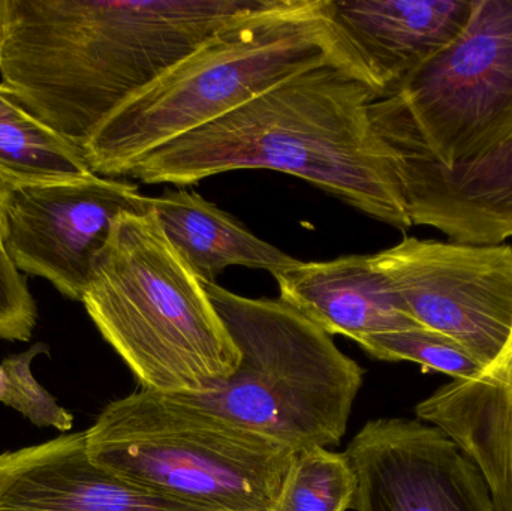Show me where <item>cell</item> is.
Wrapping results in <instances>:
<instances>
[{
	"label": "cell",
	"instance_id": "obj_13",
	"mask_svg": "<svg viewBox=\"0 0 512 511\" xmlns=\"http://www.w3.org/2000/svg\"><path fill=\"white\" fill-rule=\"evenodd\" d=\"M397 170L412 225L471 245L512 239V138L480 161L451 168L397 155Z\"/></svg>",
	"mask_w": 512,
	"mask_h": 511
},
{
	"label": "cell",
	"instance_id": "obj_14",
	"mask_svg": "<svg viewBox=\"0 0 512 511\" xmlns=\"http://www.w3.org/2000/svg\"><path fill=\"white\" fill-rule=\"evenodd\" d=\"M415 413L477 465L496 511H512V330L501 353L477 377L439 387Z\"/></svg>",
	"mask_w": 512,
	"mask_h": 511
},
{
	"label": "cell",
	"instance_id": "obj_6",
	"mask_svg": "<svg viewBox=\"0 0 512 511\" xmlns=\"http://www.w3.org/2000/svg\"><path fill=\"white\" fill-rule=\"evenodd\" d=\"M240 351L230 380L200 396H180L295 452L339 446L364 371L333 338L282 300L249 299L204 284Z\"/></svg>",
	"mask_w": 512,
	"mask_h": 511
},
{
	"label": "cell",
	"instance_id": "obj_21",
	"mask_svg": "<svg viewBox=\"0 0 512 511\" xmlns=\"http://www.w3.org/2000/svg\"><path fill=\"white\" fill-rule=\"evenodd\" d=\"M36 303L26 276L8 255H0V339L27 342L36 326Z\"/></svg>",
	"mask_w": 512,
	"mask_h": 511
},
{
	"label": "cell",
	"instance_id": "obj_10",
	"mask_svg": "<svg viewBox=\"0 0 512 511\" xmlns=\"http://www.w3.org/2000/svg\"><path fill=\"white\" fill-rule=\"evenodd\" d=\"M345 455L357 477L351 510L496 511L477 465L421 420H372Z\"/></svg>",
	"mask_w": 512,
	"mask_h": 511
},
{
	"label": "cell",
	"instance_id": "obj_16",
	"mask_svg": "<svg viewBox=\"0 0 512 511\" xmlns=\"http://www.w3.org/2000/svg\"><path fill=\"white\" fill-rule=\"evenodd\" d=\"M150 206L177 254L203 284H215L227 267L267 270L276 278L300 263L194 192L167 191L150 198Z\"/></svg>",
	"mask_w": 512,
	"mask_h": 511
},
{
	"label": "cell",
	"instance_id": "obj_9",
	"mask_svg": "<svg viewBox=\"0 0 512 511\" xmlns=\"http://www.w3.org/2000/svg\"><path fill=\"white\" fill-rule=\"evenodd\" d=\"M150 210L138 185L96 174L15 186L6 206L5 251L18 272L47 279L63 296L83 302L117 219Z\"/></svg>",
	"mask_w": 512,
	"mask_h": 511
},
{
	"label": "cell",
	"instance_id": "obj_8",
	"mask_svg": "<svg viewBox=\"0 0 512 511\" xmlns=\"http://www.w3.org/2000/svg\"><path fill=\"white\" fill-rule=\"evenodd\" d=\"M409 317L459 342L484 366L512 330V246L405 237L373 254Z\"/></svg>",
	"mask_w": 512,
	"mask_h": 511
},
{
	"label": "cell",
	"instance_id": "obj_17",
	"mask_svg": "<svg viewBox=\"0 0 512 511\" xmlns=\"http://www.w3.org/2000/svg\"><path fill=\"white\" fill-rule=\"evenodd\" d=\"M77 144L57 134L0 83V179L15 188L92 176Z\"/></svg>",
	"mask_w": 512,
	"mask_h": 511
},
{
	"label": "cell",
	"instance_id": "obj_18",
	"mask_svg": "<svg viewBox=\"0 0 512 511\" xmlns=\"http://www.w3.org/2000/svg\"><path fill=\"white\" fill-rule=\"evenodd\" d=\"M357 477L348 456L324 447L295 453L274 511H346L352 509Z\"/></svg>",
	"mask_w": 512,
	"mask_h": 511
},
{
	"label": "cell",
	"instance_id": "obj_3",
	"mask_svg": "<svg viewBox=\"0 0 512 511\" xmlns=\"http://www.w3.org/2000/svg\"><path fill=\"white\" fill-rule=\"evenodd\" d=\"M327 62L369 83L330 23L327 0H283L213 36L128 99L81 147L84 159L96 176L125 179L158 147Z\"/></svg>",
	"mask_w": 512,
	"mask_h": 511
},
{
	"label": "cell",
	"instance_id": "obj_12",
	"mask_svg": "<svg viewBox=\"0 0 512 511\" xmlns=\"http://www.w3.org/2000/svg\"><path fill=\"white\" fill-rule=\"evenodd\" d=\"M472 8L474 0H327L330 23L378 98L451 44Z\"/></svg>",
	"mask_w": 512,
	"mask_h": 511
},
{
	"label": "cell",
	"instance_id": "obj_19",
	"mask_svg": "<svg viewBox=\"0 0 512 511\" xmlns=\"http://www.w3.org/2000/svg\"><path fill=\"white\" fill-rule=\"evenodd\" d=\"M357 344L375 359L417 363L424 372H441L453 380H471L486 368L459 342L426 327L367 336Z\"/></svg>",
	"mask_w": 512,
	"mask_h": 511
},
{
	"label": "cell",
	"instance_id": "obj_20",
	"mask_svg": "<svg viewBox=\"0 0 512 511\" xmlns=\"http://www.w3.org/2000/svg\"><path fill=\"white\" fill-rule=\"evenodd\" d=\"M48 345L38 342L24 353L6 357L0 363V402L23 414L38 428L71 431L74 417L60 407L53 395L36 381L32 362L47 354Z\"/></svg>",
	"mask_w": 512,
	"mask_h": 511
},
{
	"label": "cell",
	"instance_id": "obj_7",
	"mask_svg": "<svg viewBox=\"0 0 512 511\" xmlns=\"http://www.w3.org/2000/svg\"><path fill=\"white\" fill-rule=\"evenodd\" d=\"M369 111L400 158L451 168L504 146L512 138V0H474L462 33Z\"/></svg>",
	"mask_w": 512,
	"mask_h": 511
},
{
	"label": "cell",
	"instance_id": "obj_15",
	"mask_svg": "<svg viewBox=\"0 0 512 511\" xmlns=\"http://www.w3.org/2000/svg\"><path fill=\"white\" fill-rule=\"evenodd\" d=\"M280 300L328 335L358 342L367 336L418 329L372 255H346L331 261L300 263L276 276Z\"/></svg>",
	"mask_w": 512,
	"mask_h": 511
},
{
	"label": "cell",
	"instance_id": "obj_1",
	"mask_svg": "<svg viewBox=\"0 0 512 511\" xmlns=\"http://www.w3.org/2000/svg\"><path fill=\"white\" fill-rule=\"evenodd\" d=\"M282 0H0V83L83 147L128 99Z\"/></svg>",
	"mask_w": 512,
	"mask_h": 511
},
{
	"label": "cell",
	"instance_id": "obj_11",
	"mask_svg": "<svg viewBox=\"0 0 512 511\" xmlns=\"http://www.w3.org/2000/svg\"><path fill=\"white\" fill-rule=\"evenodd\" d=\"M0 511H219L135 485L90 461L86 434L0 453Z\"/></svg>",
	"mask_w": 512,
	"mask_h": 511
},
{
	"label": "cell",
	"instance_id": "obj_5",
	"mask_svg": "<svg viewBox=\"0 0 512 511\" xmlns=\"http://www.w3.org/2000/svg\"><path fill=\"white\" fill-rule=\"evenodd\" d=\"M84 434L102 470L219 511H274L297 453L188 399L143 389L110 402Z\"/></svg>",
	"mask_w": 512,
	"mask_h": 511
},
{
	"label": "cell",
	"instance_id": "obj_2",
	"mask_svg": "<svg viewBox=\"0 0 512 511\" xmlns=\"http://www.w3.org/2000/svg\"><path fill=\"white\" fill-rule=\"evenodd\" d=\"M375 99L378 93L357 71L322 63L158 147L125 179L186 186L228 171H280L408 230L397 153L370 119Z\"/></svg>",
	"mask_w": 512,
	"mask_h": 511
},
{
	"label": "cell",
	"instance_id": "obj_22",
	"mask_svg": "<svg viewBox=\"0 0 512 511\" xmlns=\"http://www.w3.org/2000/svg\"><path fill=\"white\" fill-rule=\"evenodd\" d=\"M12 186L0 179V255H8L5 251L6 234V206H8L9 194Z\"/></svg>",
	"mask_w": 512,
	"mask_h": 511
},
{
	"label": "cell",
	"instance_id": "obj_4",
	"mask_svg": "<svg viewBox=\"0 0 512 511\" xmlns=\"http://www.w3.org/2000/svg\"><path fill=\"white\" fill-rule=\"evenodd\" d=\"M83 305L143 390L200 396L240 366L239 348L206 287L153 210L117 219L95 260Z\"/></svg>",
	"mask_w": 512,
	"mask_h": 511
}]
</instances>
